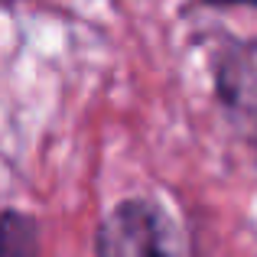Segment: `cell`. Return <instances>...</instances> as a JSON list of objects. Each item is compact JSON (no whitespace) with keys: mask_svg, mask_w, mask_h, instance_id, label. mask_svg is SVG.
Segmentation results:
<instances>
[{"mask_svg":"<svg viewBox=\"0 0 257 257\" xmlns=\"http://www.w3.org/2000/svg\"><path fill=\"white\" fill-rule=\"evenodd\" d=\"M98 257H176L163 215L147 202L117 205L98 234Z\"/></svg>","mask_w":257,"mask_h":257,"instance_id":"6da1fadb","label":"cell"},{"mask_svg":"<svg viewBox=\"0 0 257 257\" xmlns=\"http://www.w3.org/2000/svg\"><path fill=\"white\" fill-rule=\"evenodd\" d=\"M0 257H36L33 221L10 212L0 218Z\"/></svg>","mask_w":257,"mask_h":257,"instance_id":"7a4b0ae2","label":"cell"}]
</instances>
